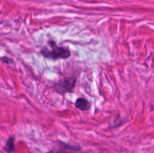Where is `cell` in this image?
<instances>
[{
  "label": "cell",
  "instance_id": "cell-1",
  "mask_svg": "<svg viewBox=\"0 0 154 153\" xmlns=\"http://www.w3.org/2000/svg\"><path fill=\"white\" fill-rule=\"evenodd\" d=\"M49 45L51 49L45 47L41 51L42 54L45 58H52V59H57V58L66 59L70 57L71 52L67 48L58 46L54 41H50Z\"/></svg>",
  "mask_w": 154,
  "mask_h": 153
},
{
  "label": "cell",
  "instance_id": "cell-2",
  "mask_svg": "<svg viewBox=\"0 0 154 153\" xmlns=\"http://www.w3.org/2000/svg\"><path fill=\"white\" fill-rule=\"evenodd\" d=\"M75 84V78H69L66 79V80L61 82L59 86H60V92L63 91V92H72L73 89V87Z\"/></svg>",
  "mask_w": 154,
  "mask_h": 153
},
{
  "label": "cell",
  "instance_id": "cell-3",
  "mask_svg": "<svg viewBox=\"0 0 154 153\" xmlns=\"http://www.w3.org/2000/svg\"><path fill=\"white\" fill-rule=\"evenodd\" d=\"M75 106L81 110H87L90 109V103L84 98H78L75 102Z\"/></svg>",
  "mask_w": 154,
  "mask_h": 153
},
{
  "label": "cell",
  "instance_id": "cell-4",
  "mask_svg": "<svg viewBox=\"0 0 154 153\" xmlns=\"http://www.w3.org/2000/svg\"><path fill=\"white\" fill-rule=\"evenodd\" d=\"M5 149L8 153H12L14 152V138L13 136L8 140Z\"/></svg>",
  "mask_w": 154,
  "mask_h": 153
}]
</instances>
